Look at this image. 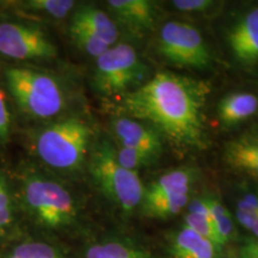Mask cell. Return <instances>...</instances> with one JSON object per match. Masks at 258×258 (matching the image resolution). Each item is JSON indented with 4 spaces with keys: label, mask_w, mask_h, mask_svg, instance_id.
Masks as SVG:
<instances>
[{
    "label": "cell",
    "mask_w": 258,
    "mask_h": 258,
    "mask_svg": "<svg viewBox=\"0 0 258 258\" xmlns=\"http://www.w3.org/2000/svg\"><path fill=\"white\" fill-rule=\"evenodd\" d=\"M211 85L205 80L160 72L121 99L120 110L153 128L180 150L207 145L205 108Z\"/></svg>",
    "instance_id": "obj_1"
},
{
    "label": "cell",
    "mask_w": 258,
    "mask_h": 258,
    "mask_svg": "<svg viewBox=\"0 0 258 258\" xmlns=\"http://www.w3.org/2000/svg\"><path fill=\"white\" fill-rule=\"evenodd\" d=\"M92 131L79 116H69L42 128L35 138V151L47 166L57 171L79 170L88 156Z\"/></svg>",
    "instance_id": "obj_2"
},
{
    "label": "cell",
    "mask_w": 258,
    "mask_h": 258,
    "mask_svg": "<svg viewBox=\"0 0 258 258\" xmlns=\"http://www.w3.org/2000/svg\"><path fill=\"white\" fill-rule=\"evenodd\" d=\"M5 78L17 105L31 117L51 118L63 110L64 90L51 74L30 67H11Z\"/></svg>",
    "instance_id": "obj_3"
},
{
    "label": "cell",
    "mask_w": 258,
    "mask_h": 258,
    "mask_svg": "<svg viewBox=\"0 0 258 258\" xmlns=\"http://www.w3.org/2000/svg\"><path fill=\"white\" fill-rule=\"evenodd\" d=\"M22 200L34 220L50 230L69 227L77 219V205L69 189L40 173L23 177Z\"/></svg>",
    "instance_id": "obj_4"
},
{
    "label": "cell",
    "mask_w": 258,
    "mask_h": 258,
    "mask_svg": "<svg viewBox=\"0 0 258 258\" xmlns=\"http://www.w3.org/2000/svg\"><path fill=\"white\" fill-rule=\"evenodd\" d=\"M90 172L97 186L112 203L129 213L141 205L145 188L138 172L122 167L115 146L109 141L96 145L90 156Z\"/></svg>",
    "instance_id": "obj_5"
},
{
    "label": "cell",
    "mask_w": 258,
    "mask_h": 258,
    "mask_svg": "<svg viewBox=\"0 0 258 258\" xmlns=\"http://www.w3.org/2000/svg\"><path fill=\"white\" fill-rule=\"evenodd\" d=\"M147 67L129 44L116 43L96 59L92 83L96 91L111 97L143 85Z\"/></svg>",
    "instance_id": "obj_6"
},
{
    "label": "cell",
    "mask_w": 258,
    "mask_h": 258,
    "mask_svg": "<svg viewBox=\"0 0 258 258\" xmlns=\"http://www.w3.org/2000/svg\"><path fill=\"white\" fill-rule=\"evenodd\" d=\"M160 54L172 63L190 69H205L211 63V51L201 32L184 22L171 21L159 32Z\"/></svg>",
    "instance_id": "obj_7"
},
{
    "label": "cell",
    "mask_w": 258,
    "mask_h": 258,
    "mask_svg": "<svg viewBox=\"0 0 258 258\" xmlns=\"http://www.w3.org/2000/svg\"><path fill=\"white\" fill-rule=\"evenodd\" d=\"M56 48L46 32L34 25L0 23V55L12 60H42L56 56Z\"/></svg>",
    "instance_id": "obj_8"
},
{
    "label": "cell",
    "mask_w": 258,
    "mask_h": 258,
    "mask_svg": "<svg viewBox=\"0 0 258 258\" xmlns=\"http://www.w3.org/2000/svg\"><path fill=\"white\" fill-rule=\"evenodd\" d=\"M227 44L235 62L245 69L258 64V5L247 9L227 30Z\"/></svg>",
    "instance_id": "obj_9"
},
{
    "label": "cell",
    "mask_w": 258,
    "mask_h": 258,
    "mask_svg": "<svg viewBox=\"0 0 258 258\" xmlns=\"http://www.w3.org/2000/svg\"><path fill=\"white\" fill-rule=\"evenodd\" d=\"M111 129L120 146L138 150L156 159L163 152L160 135L143 122L131 117H118L112 121Z\"/></svg>",
    "instance_id": "obj_10"
},
{
    "label": "cell",
    "mask_w": 258,
    "mask_h": 258,
    "mask_svg": "<svg viewBox=\"0 0 258 258\" xmlns=\"http://www.w3.org/2000/svg\"><path fill=\"white\" fill-rule=\"evenodd\" d=\"M224 158L232 170L258 179V129L245 132L228 141Z\"/></svg>",
    "instance_id": "obj_11"
},
{
    "label": "cell",
    "mask_w": 258,
    "mask_h": 258,
    "mask_svg": "<svg viewBox=\"0 0 258 258\" xmlns=\"http://www.w3.org/2000/svg\"><path fill=\"white\" fill-rule=\"evenodd\" d=\"M106 5L120 23L134 32L150 30L156 22V6L148 0H109Z\"/></svg>",
    "instance_id": "obj_12"
},
{
    "label": "cell",
    "mask_w": 258,
    "mask_h": 258,
    "mask_svg": "<svg viewBox=\"0 0 258 258\" xmlns=\"http://www.w3.org/2000/svg\"><path fill=\"white\" fill-rule=\"evenodd\" d=\"M72 25L85 28L96 34L109 46H115L120 36V31L116 22L103 10L95 6L85 5L73 14Z\"/></svg>",
    "instance_id": "obj_13"
},
{
    "label": "cell",
    "mask_w": 258,
    "mask_h": 258,
    "mask_svg": "<svg viewBox=\"0 0 258 258\" xmlns=\"http://www.w3.org/2000/svg\"><path fill=\"white\" fill-rule=\"evenodd\" d=\"M258 111V97L252 92L235 91L226 95L218 105L221 123L234 125L249 120Z\"/></svg>",
    "instance_id": "obj_14"
},
{
    "label": "cell",
    "mask_w": 258,
    "mask_h": 258,
    "mask_svg": "<svg viewBox=\"0 0 258 258\" xmlns=\"http://www.w3.org/2000/svg\"><path fill=\"white\" fill-rule=\"evenodd\" d=\"M217 245L184 225L173 235L171 253L173 258H217Z\"/></svg>",
    "instance_id": "obj_15"
},
{
    "label": "cell",
    "mask_w": 258,
    "mask_h": 258,
    "mask_svg": "<svg viewBox=\"0 0 258 258\" xmlns=\"http://www.w3.org/2000/svg\"><path fill=\"white\" fill-rule=\"evenodd\" d=\"M195 179L194 171L190 169H175L170 170L161 175L153 182L147 185L144 191L143 202H151L154 200L165 198V196L175 195L180 191L190 190L191 184Z\"/></svg>",
    "instance_id": "obj_16"
},
{
    "label": "cell",
    "mask_w": 258,
    "mask_h": 258,
    "mask_svg": "<svg viewBox=\"0 0 258 258\" xmlns=\"http://www.w3.org/2000/svg\"><path fill=\"white\" fill-rule=\"evenodd\" d=\"M190 201V190L165 196L151 202H143V213L150 218L169 219L184 209Z\"/></svg>",
    "instance_id": "obj_17"
},
{
    "label": "cell",
    "mask_w": 258,
    "mask_h": 258,
    "mask_svg": "<svg viewBox=\"0 0 258 258\" xmlns=\"http://www.w3.org/2000/svg\"><path fill=\"white\" fill-rule=\"evenodd\" d=\"M85 258H151L134 245L120 240H105L91 245L85 252Z\"/></svg>",
    "instance_id": "obj_18"
},
{
    "label": "cell",
    "mask_w": 258,
    "mask_h": 258,
    "mask_svg": "<svg viewBox=\"0 0 258 258\" xmlns=\"http://www.w3.org/2000/svg\"><path fill=\"white\" fill-rule=\"evenodd\" d=\"M203 200H205L206 205L208 207L213 226H214L215 231L220 237L222 244L225 245L234 237L235 233V226L231 213L225 207L224 203L220 200L214 198V196H207Z\"/></svg>",
    "instance_id": "obj_19"
},
{
    "label": "cell",
    "mask_w": 258,
    "mask_h": 258,
    "mask_svg": "<svg viewBox=\"0 0 258 258\" xmlns=\"http://www.w3.org/2000/svg\"><path fill=\"white\" fill-rule=\"evenodd\" d=\"M25 11L55 19L64 18L76 6L72 0H29L21 4Z\"/></svg>",
    "instance_id": "obj_20"
},
{
    "label": "cell",
    "mask_w": 258,
    "mask_h": 258,
    "mask_svg": "<svg viewBox=\"0 0 258 258\" xmlns=\"http://www.w3.org/2000/svg\"><path fill=\"white\" fill-rule=\"evenodd\" d=\"M71 36H72L74 43L82 49L84 53L89 54L92 57L101 56L103 53H105L111 46L105 43L104 41L101 40L96 34L88 29L78 27V25H72L70 27Z\"/></svg>",
    "instance_id": "obj_21"
},
{
    "label": "cell",
    "mask_w": 258,
    "mask_h": 258,
    "mask_svg": "<svg viewBox=\"0 0 258 258\" xmlns=\"http://www.w3.org/2000/svg\"><path fill=\"white\" fill-rule=\"evenodd\" d=\"M6 258H64L55 247L44 241L29 240L18 244Z\"/></svg>",
    "instance_id": "obj_22"
},
{
    "label": "cell",
    "mask_w": 258,
    "mask_h": 258,
    "mask_svg": "<svg viewBox=\"0 0 258 258\" xmlns=\"http://www.w3.org/2000/svg\"><path fill=\"white\" fill-rule=\"evenodd\" d=\"M115 154L118 164L124 169L133 171V172H137L138 170L148 166L156 160V158L148 156L146 153L123 146H120L118 148L115 147Z\"/></svg>",
    "instance_id": "obj_23"
},
{
    "label": "cell",
    "mask_w": 258,
    "mask_h": 258,
    "mask_svg": "<svg viewBox=\"0 0 258 258\" xmlns=\"http://www.w3.org/2000/svg\"><path fill=\"white\" fill-rule=\"evenodd\" d=\"M14 222V207L10 190L4 176L0 173V235L11 227Z\"/></svg>",
    "instance_id": "obj_24"
},
{
    "label": "cell",
    "mask_w": 258,
    "mask_h": 258,
    "mask_svg": "<svg viewBox=\"0 0 258 258\" xmlns=\"http://www.w3.org/2000/svg\"><path fill=\"white\" fill-rule=\"evenodd\" d=\"M12 117L10 111L8 95H6L4 88L0 85V145L5 144L9 140L10 133H11Z\"/></svg>",
    "instance_id": "obj_25"
},
{
    "label": "cell",
    "mask_w": 258,
    "mask_h": 258,
    "mask_svg": "<svg viewBox=\"0 0 258 258\" xmlns=\"http://www.w3.org/2000/svg\"><path fill=\"white\" fill-rule=\"evenodd\" d=\"M171 4L175 9L188 14H202L215 6L212 0H175Z\"/></svg>",
    "instance_id": "obj_26"
},
{
    "label": "cell",
    "mask_w": 258,
    "mask_h": 258,
    "mask_svg": "<svg viewBox=\"0 0 258 258\" xmlns=\"http://www.w3.org/2000/svg\"><path fill=\"white\" fill-rule=\"evenodd\" d=\"M235 213L238 214H258V191L243 194L237 201Z\"/></svg>",
    "instance_id": "obj_27"
},
{
    "label": "cell",
    "mask_w": 258,
    "mask_h": 258,
    "mask_svg": "<svg viewBox=\"0 0 258 258\" xmlns=\"http://www.w3.org/2000/svg\"><path fill=\"white\" fill-rule=\"evenodd\" d=\"M238 258H258V238H246L238 251Z\"/></svg>",
    "instance_id": "obj_28"
},
{
    "label": "cell",
    "mask_w": 258,
    "mask_h": 258,
    "mask_svg": "<svg viewBox=\"0 0 258 258\" xmlns=\"http://www.w3.org/2000/svg\"><path fill=\"white\" fill-rule=\"evenodd\" d=\"M239 224L252 233V237L258 238V214H235Z\"/></svg>",
    "instance_id": "obj_29"
}]
</instances>
